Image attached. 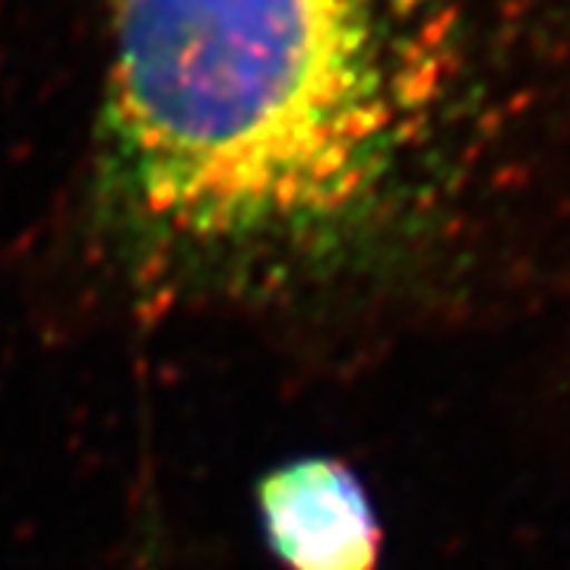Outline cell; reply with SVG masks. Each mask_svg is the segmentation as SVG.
<instances>
[{"label":"cell","instance_id":"cell-1","mask_svg":"<svg viewBox=\"0 0 570 570\" xmlns=\"http://www.w3.org/2000/svg\"><path fill=\"white\" fill-rule=\"evenodd\" d=\"M510 0H115L96 209L156 288L269 295L422 194L510 48Z\"/></svg>","mask_w":570,"mask_h":570},{"label":"cell","instance_id":"cell-2","mask_svg":"<svg viewBox=\"0 0 570 570\" xmlns=\"http://www.w3.org/2000/svg\"><path fill=\"white\" fill-rule=\"evenodd\" d=\"M269 551L288 570H374L381 527L343 463L305 456L257 485Z\"/></svg>","mask_w":570,"mask_h":570}]
</instances>
